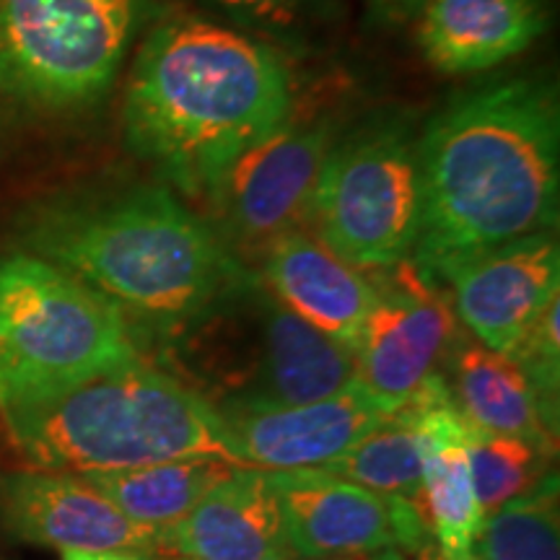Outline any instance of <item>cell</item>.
Returning <instances> with one entry per match:
<instances>
[{
	"instance_id": "obj_13",
	"label": "cell",
	"mask_w": 560,
	"mask_h": 560,
	"mask_svg": "<svg viewBox=\"0 0 560 560\" xmlns=\"http://www.w3.org/2000/svg\"><path fill=\"white\" fill-rule=\"evenodd\" d=\"M215 412L242 467L317 470L359 444L389 410L353 380L317 402L231 405Z\"/></svg>"
},
{
	"instance_id": "obj_25",
	"label": "cell",
	"mask_w": 560,
	"mask_h": 560,
	"mask_svg": "<svg viewBox=\"0 0 560 560\" xmlns=\"http://www.w3.org/2000/svg\"><path fill=\"white\" fill-rule=\"evenodd\" d=\"M423 3L425 0H369L374 16L384 21V24H402V21H410L412 16H418Z\"/></svg>"
},
{
	"instance_id": "obj_18",
	"label": "cell",
	"mask_w": 560,
	"mask_h": 560,
	"mask_svg": "<svg viewBox=\"0 0 560 560\" xmlns=\"http://www.w3.org/2000/svg\"><path fill=\"white\" fill-rule=\"evenodd\" d=\"M441 374L462 418L472 425L535 441L556 452L558 408L545 402L509 353L490 350L462 335Z\"/></svg>"
},
{
	"instance_id": "obj_23",
	"label": "cell",
	"mask_w": 560,
	"mask_h": 560,
	"mask_svg": "<svg viewBox=\"0 0 560 560\" xmlns=\"http://www.w3.org/2000/svg\"><path fill=\"white\" fill-rule=\"evenodd\" d=\"M234 30L285 37L310 30L327 0H195Z\"/></svg>"
},
{
	"instance_id": "obj_8",
	"label": "cell",
	"mask_w": 560,
	"mask_h": 560,
	"mask_svg": "<svg viewBox=\"0 0 560 560\" xmlns=\"http://www.w3.org/2000/svg\"><path fill=\"white\" fill-rule=\"evenodd\" d=\"M310 226L359 270L410 260L420 226L418 138L402 122H380L332 143L312 195Z\"/></svg>"
},
{
	"instance_id": "obj_15",
	"label": "cell",
	"mask_w": 560,
	"mask_h": 560,
	"mask_svg": "<svg viewBox=\"0 0 560 560\" xmlns=\"http://www.w3.org/2000/svg\"><path fill=\"white\" fill-rule=\"evenodd\" d=\"M260 262V280L280 304L355 353L376 304L374 280L304 229L278 236Z\"/></svg>"
},
{
	"instance_id": "obj_10",
	"label": "cell",
	"mask_w": 560,
	"mask_h": 560,
	"mask_svg": "<svg viewBox=\"0 0 560 560\" xmlns=\"http://www.w3.org/2000/svg\"><path fill=\"white\" fill-rule=\"evenodd\" d=\"M371 280L376 304L355 348V382L392 412L444 369L462 330L444 289L410 260Z\"/></svg>"
},
{
	"instance_id": "obj_12",
	"label": "cell",
	"mask_w": 560,
	"mask_h": 560,
	"mask_svg": "<svg viewBox=\"0 0 560 560\" xmlns=\"http://www.w3.org/2000/svg\"><path fill=\"white\" fill-rule=\"evenodd\" d=\"M0 529L19 542L58 550H130L149 558L166 550V529L122 514L79 472L16 470L0 478Z\"/></svg>"
},
{
	"instance_id": "obj_5",
	"label": "cell",
	"mask_w": 560,
	"mask_h": 560,
	"mask_svg": "<svg viewBox=\"0 0 560 560\" xmlns=\"http://www.w3.org/2000/svg\"><path fill=\"white\" fill-rule=\"evenodd\" d=\"M156 363L213 410L317 402L355 380L353 350L280 304L255 272L161 346Z\"/></svg>"
},
{
	"instance_id": "obj_7",
	"label": "cell",
	"mask_w": 560,
	"mask_h": 560,
	"mask_svg": "<svg viewBox=\"0 0 560 560\" xmlns=\"http://www.w3.org/2000/svg\"><path fill=\"white\" fill-rule=\"evenodd\" d=\"M145 0H0V96L83 109L107 94Z\"/></svg>"
},
{
	"instance_id": "obj_21",
	"label": "cell",
	"mask_w": 560,
	"mask_h": 560,
	"mask_svg": "<svg viewBox=\"0 0 560 560\" xmlns=\"http://www.w3.org/2000/svg\"><path fill=\"white\" fill-rule=\"evenodd\" d=\"M558 475L548 472L482 520L472 542L478 560H560Z\"/></svg>"
},
{
	"instance_id": "obj_16",
	"label": "cell",
	"mask_w": 560,
	"mask_h": 560,
	"mask_svg": "<svg viewBox=\"0 0 560 560\" xmlns=\"http://www.w3.org/2000/svg\"><path fill=\"white\" fill-rule=\"evenodd\" d=\"M166 550L195 560H296L270 470L236 467L166 529Z\"/></svg>"
},
{
	"instance_id": "obj_19",
	"label": "cell",
	"mask_w": 560,
	"mask_h": 560,
	"mask_svg": "<svg viewBox=\"0 0 560 560\" xmlns=\"http://www.w3.org/2000/svg\"><path fill=\"white\" fill-rule=\"evenodd\" d=\"M221 457H187L125 470L79 472L102 490L128 520L143 527L170 529L198 506L210 488L236 470Z\"/></svg>"
},
{
	"instance_id": "obj_2",
	"label": "cell",
	"mask_w": 560,
	"mask_h": 560,
	"mask_svg": "<svg viewBox=\"0 0 560 560\" xmlns=\"http://www.w3.org/2000/svg\"><path fill=\"white\" fill-rule=\"evenodd\" d=\"M19 249L45 257L86 280L143 330L166 346L200 314L234 293L249 268L213 223L164 185L70 192L21 215Z\"/></svg>"
},
{
	"instance_id": "obj_26",
	"label": "cell",
	"mask_w": 560,
	"mask_h": 560,
	"mask_svg": "<svg viewBox=\"0 0 560 560\" xmlns=\"http://www.w3.org/2000/svg\"><path fill=\"white\" fill-rule=\"evenodd\" d=\"M60 560H143L130 550H60Z\"/></svg>"
},
{
	"instance_id": "obj_22",
	"label": "cell",
	"mask_w": 560,
	"mask_h": 560,
	"mask_svg": "<svg viewBox=\"0 0 560 560\" xmlns=\"http://www.w3.org/2000/svg\"><path fill=\"white\" fill-rule=\"evenodd\" d=\"M467 457L482 516H488L535 488L548 475L556 452L535 441L478 429L467 420Z\"/></svg>"
},
{
	"instance_id": "obj_3",
	"label": "cell",
	"mask_w": 560,
	"mask_h": 560,
	"mask_svg": "<svg viewBox=\"0 0 560 560\" xmlns=\"http://www.w3.org/2000/svg\"><path fill=\"white\" fill-rule=\"evenodd\" d=\"M291 70L268 42L200 16L149 32L125 91L130 149L208 200L234 161L291 117Z\"/></svg>"
},
{
	"instance_id": "obj_27",
	"label": "cell",
	"mask_w": 560,
	"mask_h": 560,
	"mask_svg": "<svg viewBox=\"0 0 560 560\" xmlns=\"http://www.w3.org/2000/svg\"><path fill=\"white\" fill-rule=\"evenodd\" d=\"M301 560H405V552L395 548H384V550H369V552H348V556L301 558Z\"/></svg>"
},
{
	"instance_id": "obj_4",
	"label": "cell",
	"mask_w": 560,
	"mask_h": 560,
	"mask_svg": "<svg viewBox=\"0 0 560 560\" xmlns=\"http://www.w3.org/2000/svg\"><path fill=\"white\" fill-rule=\"evenodd\" d=\"M0 412L13 446L37 470L102 472L187 457L236 462L219 412L149 355Z\"/></svg>"
},
{
	"instance_id": "obj_9",
	"label": "cell",
	"mask_w": 560,
	"mask_h": 560,
	"mask_svg": "<svg viewBox=\"0 0 560 560\" xmlns=\"http://www.w3.org/2000/svg\"><path fill=\"white\" fill-rule=\"evenodd\" d=\"M330 149V122L289 117L223 174L208 195L210 223L240 260H260L278 236L310 226L312 195Z\"/></svg>"
},
{
	"instance_id": "obj_11",
	"label": "cell",
	"mask_w": 560,
	"mask_h": 560,
	"mask_svg": "<svg viewBox=\"0 0 560 560\" xmlns=\"http://www.w3.org/2000/svg\"><path fill=\"white\" fill-rule=\"evenodd\" d=\"M293 556L327 558L431 540L418 503L395 499L322 470H270Z\"/></svg>"
},
{
	"instance_id": "obj_20",
	"label": "cell",
	"mask_w": 560,
	"mask_h": 560,
	"mask_svg": "<svg viewBox=\"0 0 560 560\" xmlns=\"http://www.w3.org/2000/svg\"><path fill=\"white\" fill-rule=\"evenodd\" d=\"M429 452V431L423 420V400L418 392L384 416L359 444L342 457L317 470L350 480L355 486L382 495L416 501L423 478V462Z\"/></svg>"
},
{
	"instance_id": "obj_17",
	"label": "cell",
	"mask_w": 560,
	"mask_h": 560,
	"mask_svg": "<svg viewBox=\"0 0 560 560\" xmlns=\"http://www.w3.org/2000/svg\"><path fill=\"white\" fill-rule=\"evenodd\" d=\"M418 45L441 73H480L527 50L548 26L537 0H425Z\"/></svg>"
},
{
	"instance_id": "obj_1",
	"label": "cell",
	"mask_w": 560,
	"mask_h": 560,
	"mask_svg": "<svg viewBox=\"0 0 560 560\" xmlns=\"http://www.w3.org/2000/svg\"><path fill=\"white\" fill-rule=\"evenodd\" d=\"M418 172L410 265L441 289L475 257L552 231L560 195L556 89L511 79L457 96L418 138Z\"/></svg>"
},
{
	"instance_id": "obj_28",
	"label": "cell",
	"mask_w": 560,
	"mask_h": 560,
	"mask_svg": "<svg viewBox=\"0 0 560 560\" xmlns=\"http://www.w3.org/2000/svg\"><path fill=\"white\" fill-rule=\"evenodd\" d=\"M405 560H478L475 556H467V558H454V556H450V552H444L439 548V542L433 540H425L423 545H420L418 550H412V552H408V556H405Z\"/></svg>"
},
{
	"instance_id": "obj_14",
	"label": "cell",
	"mask_w": 560,
	"mask_h": 560,
	"mask_svg": "<svg viewBox=\"0 0 560 560\" xmlns=\"http://www.w3.org/2000/svg\"><path fill=\"white\" fill-rule=\"evenodd\" d=\"M454 317L472 340L509 353L560 293V249L552 231L486 252L446 280Z\"/></svg>"
},
{
	"instance_id": "obj_6",
	"label": "cell",
	"mask_w": 560,
	"mask_h": 560,
	"mask_svg": "<svg viewBox=\"0 0 560 560\" xmlns=\"http://www.w3.org/2000/svg\"><path fill=\"white\" fill-rule=\"evenodd\" d=\"M145 355L130 322L86 280L32 252L0 255V410Z\"/></svg>"
},
{
	"instance_id": "obj_24",
	"label": "cell",
	"mask_w": 560,
	"mask_h": 560,
	"mask_svg": "<svg viewBox=\"0 0 560 560\" xmlns=\"http://www.w3.org/2000/svg\"><path fill=\"white\" fill-rule=\"evenodd\" d=\"M558 299L545 306L540 317L527 327V332L516 340L509 355L524 369L537 392L558 408V384H560V346H558Z\"/></svg>"
},
{
	"instance_id": "obj_29",
	"label": "cell",
	"mask_w": 560,
	"mask_h": 560,
	"mask_svg": "<svg viewBox=\"0 0 560 560\" xmlns=\"http://www.w3.org/2000/svg\"><path fill=\"white\" fill-rule=\"evenodd\" d=\"M143 560H195V558H185V556H174V552H159V556H149Z\"/></svg>"
}]
</instances>
